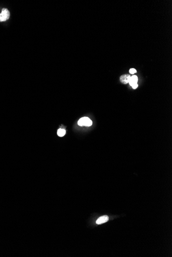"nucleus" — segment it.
<instances>
[{"label":"nucleus","mask_w":172,"mask_h":257,"mask_svg":"<svg viewBox=\"0 0 172 257\" xmlns=\"http://www.w3.org/2000/svg\"><path fill=\"white\" fill-rule=\"evenodd\" d=\"M10 17V12L6 8H3L1 13H0V22L6 21L9 19Z\"/></svg>","instance_id":"obj_1"},{"label":"nucleus","mask_w":172,"mask_h":257,"mask_svg":"<svg viewBox=\"0 0 172 257\" xmlns=\"http://www.w3.org/2000/svg\"><path fill=\"white\" fill-rule=\"evenodd\" d=\"M130 77H131V75H130L129 74H123L121 76L120 80V81L123 83V84H126L129 83V80L130 79Z\"/></svg>","instance_id":"obj_2"},{"label":"nucleus","mask_w":172,"mask_h":257,"mask_svg":"<svg viewBox=\"0 0 172 257\" xmlns=\"http://www.w3.org/2000/svg\"><path fill=\"white\" fill-rule=\"evenodd\" d=\"M109 220V217L107 216H103L100 217L97 221H96V224H101L104 223L105 222H107Z\"/></svg>","instance_id":"obj_3"},{"label":"nucleus","mask_w":172,"mask_h":257,"mask_svg":"<svg viewBox=\"0 0 172 257\" xmlns=\"http://www.w3.org/2000/svg\"><path fill=\"white\" fill-rule=\"evenodd\" d=\"M83 119V122H84V126H90L92 125V121L89 119L88 117H82Z\"/></svg>","instance_id":"obj_4"},{"label":"nucleus","mask_w":172,"mask_h":257,"mask_svg":"<svg viewBox=\"0 0 172 257\" xmlns=\"http://www.w3.org/2000/svg\"><path fill=\"white\" fill-rule=\"evenodd\" d=\"M138 80V77H137L136 75H132V76H131V77H130V79L129 82V83L130 85L131 86H133L135 84H137Z\"/></svg>","instance_id":"obj_5"},{"label":"nucleus","mask_w":172,"mask_h":257,"mask_svg":"<svg viewBox=\"0 0 172 257\" xmlns=\"http://www.w3.org/2000/svg\"><path fill=\"white\" fill-rule=\"evenodd\" d=\"M66 133V131L65 129L63 128H60L57 131V135L59 137H63L65 135Z\"/></svg>","instance_id":"obj_6"},{"label":"nucleus","mask_w":172,"mask_h":257,"mask_svg":"<svg viewBox=\"0 0 172 257\" xmlns=\"http://www.w3.org/2000/svg\"><path fill=\"white\" fill-rule=\"evenodd\" d=\"M129 72L130 74H134L137 72V70L135 68H131L129 70Z\"/></svg>","instance_id":"obj_7"},{"label":"nucleus","mask_w":172,"mask_h":257,"mask_svg":"<svg viewBox=\"0 0 172 257\" xmlns=\"http://www.w3.org/2000/svg\"><path fill=\"white\" fill-rule=\"evenodd\" d=\"M138 84H135L134 86H133L132 87H133L134 89H136V88L138 87Z\"/></svg>","instance_id":"obj_8"}]
</instances>
